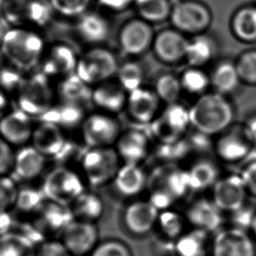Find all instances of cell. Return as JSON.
I'll return each mask as SVG.
<instances>
[{"label":"cell","instance_id":"obj_1","mask_svg":"<svg viewBox=\"0 0 256 256\" xmlns=\"http://www.w3.org/2000/svg\"><path fill=\"white\" fill-rule=\"evenodd\" d=\"M46 46L40 30L9 26L4 32L0 54L6 64L28 74L39 68Z\"/></svg>","mask_w":256,"mask_h":256},{"label":"cell","instance_id":"obj_2","mask_svg":"<svg viewBox=\"0 0 256 256\" xmlns=\"http://www.w3.org/2000/svg\"><path fill=\"white\" fill-rule=\"evenodd\" d=\"M188 109L194 130L210 137L220 136L234 124V108L228 96L220 93L206 92Z\"/></svg>","mask_w":256,"mask_h":256},{"label":"cell","instance_id":"obj_3","mask_svg":"<svg viewBox=\"0 0 256 256\" xmlns=\"http://www.w3.org/2000/svg\"><path fill=\"white\" fill-rule=\"evenodd\" d=\"M148 200L159 212L171 209L190 192L186 168L178 164H162L148 176Z\"/></svg>","mask_w":256,"mask_h":256},{"label":"cell","instance_id":"obj_4","mask_svg":"<svg viewBox=\"0 0 256 256\" xmlns=\"http://www.w3.org/2000/svg\"><path fill=\"white\" fill-rule=\"evenodd\" d=\"M14 98L17 108L39 120L58 101L52 79L40 70L26 74Z\"/></svg>","mask_w":256,"mask_h":256},{"label":"cell","instance_id":"obj_5","mask_svg":"<svg viewBox=\"0 0 256 256\" xmlns=\"http://www.w3.org/2000/svg\"><path fill=\"white\" fill-rule=\"evenodd\" d=\"M78 165L88 187L102 188L112 184L122 162L114 146L86 148Z\"/></svg>","mask_w":256,"mask_h":256},{"label":"cell","instance_id":"obj_6","mask_svg":"<svg viewBox=\"0 0 256 256\" xmlns=\"http://www.w3.org/2000/svg\"><path fill=\"white\" fill-rule=\"evenodd\" d=\"M87 187L80 171L65 165H57L50 170L40 186L46 200L68 206Z\"/></svg>","mask_w":256,"mask_h":256},{"label":"cell","instance_id":"obj_7","mask_svg":"<svg viewBox=\"0 0 256 256\" xmlns=\"http://www.w3.org/2000/svg\"><path fill=\"white\" fill-rule=\"evenodd\" d=\"M120 64L114 51L102 45L92 46L79 56L75 73L88 86L94 87L114 79Z\"/></svg>","mask_w":256,"mask_h":256},{"label":"cell","instance_id":"obj_8","mask_svg":"<svg viewBox=\"0 0 256 256\" xmlns=\"http://www.w3.org/2000/svg\"><path fill=\"white\" fill-rule=\"evenodd\" d=\"M54 14L48 0H8L1 14L10 26L40 30L50 24Z\"/></svg>","mask_w":256,"mask_h":256},{"label":"cell","instance_id":"obj_9","mask_svg":"<svg viewBox=\"0 0 256 256\" xmlns=\"http://www.w3.org/2000/svg\"><path fill=\"white\" fill-rule=\"evenodd\" d=\"M190 126H192L190 109L178 102L166 104L156 120L146 128L157 144H168L185 138Z\"/></svg>","mask_w":256,"mask_h":256},{"label":"cell","instance_id":"obj_10","mask_svg":"<svg viewBox=\"0 0 256 256\" xmlns=\"http://www.w3.org/2000/svg\"><path fill=\"white\" fill-rule=\"evenodd\" d=\"M121 132L120 123L115 115L98 110L87 114L80 128L86 148L114 146Z\"/></svg>","mask_w":256,"mask_h":256},{"label":"cell","instance_id":"obj_11","mask_svg":"<svg viewBox=\"0 0 256 256\" xmlns=\"http://www.w3.org/2000/svg\"><path fill=\"white\" fill-rule=\"evenodd\" d=\"M171 24L184 34H204L212 22V14L206 4L196 0H182L173 4Z\"/></svg>","mask_w":256,"mask_h":256},{"label":"cell","instance_id":"obj_12","mask_svg":"<svg viewBox=\"0 0 256 256\" xmlns=\"http://www.w3.org/2000/svg\"><path fill=\"white\" fill-rule=\"evenodd\" d=\"M254 146L246 136L242 124H232L218 136L214 142V153L218 159L230 164L245 162Z\"/></svg>","mask_w":256,"mask_h":256},{"label":"cell","instance_id":"obj_13","mask_svg":"<svg viewBox=\"0 0 256 256\" xmlns=\"http://www.w3.org/2000/svg\"><path fill=\"white\" fill-rule=\"evenodd\" d=\"M79 54L68 43L54 42L46 46L39 70L52 79L62 78L75 73Z\"/></svg>","mask_w":256,"mask_h":256},{"label":"cell","instance_id":"obj_14","mask_svg":"<svg viewBox=\"0 0 256 256\" xmlns=\"http://www.w3.org/2000/svg\"><path fill=\"white\" fill-rule=\"evenodd\" d=\"M154 36L152 24L142 18H132L121 26L118 42L126 54L139 56L152 48Z\"/></svg>","mask_w":256,"mask_h":256},{"label":"cell","instance_id":"obj_15","mask_svg":"<svg viewBox=\"0 0 256 256\" xmlns=\"http://www.w3.org/2000/svg\"><path fill=\"white\" fill-rule=\"evenodd\" d=\"M72 256H90L100 242L96 223L74 220L60 235Z\"/></svg>","mask_w":256,"mask_h":256},{"label":"cell","instance_id":"obj_16","mask_svg":"<svg viewBox=\"0 0 256 256\" xmlns=\"http://www.w3.org/2000/svg\"><path fill=\"white\" fill-rule=\"evenodd\" d=\"M254 240L240 228L220 229L212 240V256H256Z\"/></svg>","mask_w":256,"mask_h":256},{"label":"cell","instance_id":"obj_17","mask_svg":"<svg viewBox=\"0 0 256 256\" xmlns=\"http://www.w3.org/2000/svg\"><path fill=\"white\" fill-rule=\"evenodd\" d=\"M151 140L148 128H131L121 132L114 148L122 164H142L150 154Z\"/></svg>","mask_w":256,"mask_h":256},{"label":"cell","instance_id":"obj_18","mask_svg":"<svg viewBox=\"0 0 256 256\" xmlns=\"http://www.w3.org/2000/svg\"><path fill=\"white\" fill-rule=\"evenodd\" d=\"M248 196L238 174L221 176L212 187V200L223 212L232 214L246 204Z\"/></svg>","mask_w":256,"mask_h":256},{"label":"cell","instance_id":"obj_19","mask_svg":"<svg viewBox=\"0 0 256 256\" xmlns=\"http://www.w3.org/2000/svg\"><path fill=\"white\" fill-rule=\"evenodd\" d=\"M160 103L154 90L142 86L128 93L126 110L136 124L148 126L160 114Z\"/></svg>","mask_w":256,"mask_h":256},{"label":"cell","instance_id":"obj_20","mask_svg":"<svg viewBox=\"0 0 256 256\" xmlns=\"http://www.w3.org/2000/svg\"><path fill=\"white\" fill-rule=\"evenodd\" d=\"M32 120L18 108L12 109L0 120V136L17 150L29 145L36 126Z\"/></svg>","mask_w":256,"mask_h":256},{"label":"cell","instance_id":"obj_21","mask_svg":"<svg viewBox=\"0 0 256 256\" xmlns=\"http://www.w3.org/2000/svg\"><path fill=\"white\" fill-rule=\"evenodd\" d=\"M224 212L212 198H200L188 204L184 217L193 228L214 234L222 229Z\"/></svg>","mask_w":256,"mask_h":256},{"label":"cell","instance_id":"obj_22","mask_svg":"<svg viewBox=\"0 0 256 256\" xmlns=\"http://www.w3.org/2000/svg\"><path fill=\"white\" fill-rule=\"evenodd\" d=\"M48 160L46 156L30 144L20 148L15 152L11 176L17 182L30 184L44 174Z\"/></svg>","mask_w":256,"mask_h":256},{"label":"cell","instance_id":"obj_23","mask_svg":"<svg viewBox=\"0 0 256 256\" xmlns=\"http://www.w3.org/2000/svg\"><path fill=\"white\" fill-rule=\"evenodd\" d=\"M68 142L65 131L58 124L46 120H39L34 126L30 145L48 160H54L64 150Z\"/></svg>","mask_w":256,"mask_h":256},{"label":"cell","instance_id":"obj_24","mask_svg":"<svg viewBox=\"0 0 256 256\" xmlns=\"http://www.w3.org/2000/svg\"><path fill=\"white\" fill-rule=\"evenodd\" d=\"M188 42L185 34L176 29H164L154 36L152 50L160 62L176 64L185 60Z\"/></svg>","mask_w":256,"mask_h":256},{"label":"cell","instance_id":"obj_25","mask_svg":"<svg viewBox=\"0 0 256 256\" xmlns=\"http://www.w3.org/2000/svg\"><path fill=\"white\" fill-rule=\"evenodd\" d=\"M159 214L148 200H136L124 208L123 223L132 234L145 235L156 228Z\"/></svg>","mask_w":256,"mask_h":256},{"label":"cell","instance_id":"obj_26","mask_svg":"<svg viewBox=\"0 0 256 256\" xmlns=\"http://www.w3.org/2000/svg\"><path fill=\"white\" fill-rule=\"evenodd\" d=\"M48 238H56L74 220L68 206L46 200L39 212L32 217Z\"/></svg>","mask_w":256,"mask_h":256},{"label":"cell","instance_id":"obj_27","mask_svg":"<svg viewBox=\"0 0 256 256\" xmlns=\"http://www.w3.org/2000/svg\"><path fill=\"white\" fill-rule=\"evenodd\" d=\"M76 31L86 44L90 46H101L109 39L112 26L104 14L90 10L76 20Z\"/></svg>","mask_w":256,"mask_h":256},{"label":"cell","instance_id":"obj_28","mask_svg":"<svg viewBox=\"0 0 256 256\" xmlns=\"http://www.w3.org/2000/svg\"><path fill=\"white\" fill-rule=\"evenodd\" d=\"M128 93L114 79L92 87V104L103 112L117 115L126 110Z\"/></svg>","mask_w":256,"mask_h":256},{"label":"cell","instance_id":"obj_29","mask_svg":"<svg viewBox=\"0 0 256 256\" xmlns=\"http://www.w3.org/2000/svg\"><path fill=\"white\" fill-rule=\"evenodd\" d=\"M148 176L140 164H122L112 184L124 198H134L148 188Z\"/></svg>","mask_w":256,"mask_h":256},{"label":"cell","instance_id":"obj_30","mask_svg":"<svg viewBox=\"0 0 256 256\" xmlns=\"http://www.w3.org/2000/svg\"><path fill=\"white\" fill-rule=\"evenodd\" d=\"M212 234L193 228L185 231L173 242L176 256H212Z\"/></svg>","mask_w":256,"mask_h":256},{"label":"cell","instance_id":"obj_31","mask_svg":"<svg viewBox=\"0 0 256 256\" xmlns=\"http://www.w3.org/2000/svg\"><path fill=\"white\" fill-rule=\"evenodd\" d=\"M87 114L86 106L57 101L53 108L39 120L53 122L67 131L76 128L80 129Z\"/></svg>","mask_w":256,"mask_h":256},{"label":"cell","instance_id":"obj_32","mask_svg":"<svg viewBox=\"0 0 256 256\" xmlns=\"http://www.w3.org/2000/svg\"><path fill=\"white\" fill-rule=\"evenodd\" d=\"M57 100L86 106L92 103V87L88 86L76 73L58 79L56 84Z\"/></svg>","mask_w":256,"mask_h":256},{"label":"cell","instance_id":"obj_33","mask_svg":"<svg viewBox=\"0 0 256 256\" xmlns=\"http://www.w3.org/2000/svg\"><path fill=\"white\" fill-rule=\"evenodd\" d=\"M186 170L190 190L194 192L212 188L221 178L220 168L214 160L209 158H200L195 160Z\"/></svg>","mask_w":256,"mask_h":256},{"label":"cell","instance_id":"obj_34","mask_svg":"<svg viewBox=\"0 0 256 256\" xmlns=\"http://www.w3.org/2000/svg\"><path fill=\"white\" fill-rule=\"evenodd\" d=\"M217 50L215 40L206 32L192 36V39L188 40L185 60L190 67L204 68L214 60Z\"/></svg>","mask_w":256,"mask_h":256},{"label":"cell","instance_id":"obj_35","mask_svg":"<svg viewBox=\"0 0 256 256\" xmlns=\"http://www.w3.org/2000/svg\"><path fill=\"white\" fill-rule=\"evenodd\" d=\"M75 220L96 223L104 214V203L96 192L86 190L70 204Z\"/></svg>","mask_w":256,"mask_h":256},{"label":"cell","instance_id":"obj_36","mask_svg":"<svg viewBox=\"0 0 256 256\" xmlns=\"http://www.w3.org/2000/svg\"><path fill=\"white\" fill-rule=\"evenodd\" d=\"M210 86L215 92L224 96L234 92L242 82L235 62L231 60H222L215 66L212 72Z\"/></svg>","mask_w":256,"mask_h":256},{"label":"cell","instance_id":"obj_37","mask_svg":"<svg viewBox=\"0 0 256 256\" xmlns=\"http://www.w3.org/2000/svg\"><path fill=\"white\" fill-rule=\"evenodd\" d=\"M231 29L235 38L242 42H256V6H246L235 12Z\"/></svg>","mask_w":256,"mask_h":256},{"label":"cell","instance_id":"obj_38","mask_svg":"<svg viewBox=\"0 0 256 256\" xmlns=\"http://www.w3.org/2000/svg\"><path fill=\"white\" fill-rule=\"evenodd\" d=\"M46 200L42 190L30 184L20 186L15 210L23 216L34 217L43 206Z\"/></svg>","mask_w":256,"mask_h":256},{"label":"cell","instance_id":"obj_39","mask_svg":"<svg viewBox=\"0 0 256 256\" xmlns=\"http://www.w3.org/2000/svg\"><path fill=\"white\" fill-rule=\"evenodd\" d=\"M34 242L20 232H11L0 236V256H36Z\"/></svg>","mask_w":256,"mask_h":256},{"label":"cell","instance_id":"obj_40","mask_svg":"<svg viewBox=\"0 0 256 256\" xmlns=\"http://www.w3.org/2000/svg\"><path fill=\"white\" fill-rule=\"evenodd\" d=\"M139 18L150 24L162 23L170 18L173 4L170 0H134Z\"/></svg>","mask_w":256,"mask_h":256},{"label":"cell","instance_id":"obj_41","mask_svg":"<svg viewBox=\"0 0 256 256\" xmlns=\"http://www.w3.org/2000/svg\"><path fill=\"white\" fill-rule=\"evenodd\" d=\"M116 80L126 92H131L144 86V68L136 60L124 62L120 64L116 74Z\"/></svg>","mask_w":256,"mask_h":256},{"label":"cell","instance_id":"obj_42","mask_svg":"<svg viewBox=\"0 0 256 256\" xmlns=\"http://www.w3.org/2000/svg\"><path fill=\"white\" fill-rule=\"evenodd\" d=\"M186 223L184 215L171 208L160 212L156 226L164 238L174 242L184 232Z\"/></svg>","mask_w":256,"mask_h":256},{"label":"cell","instance_id":"obj_43","mask_svg":"<svg viewBox=\"0 0 256 256\" xmlns=\"http://www.w3.org/2000/svg\"><path fill=\"white\" fill-rule=\"evenodd\" d=\"M182 90L194 95L202 96L210 86V76L203 68L190 67L180 76Z\"/></svg>","mask_w":256,"mask_h":256},{"label":"cell","instance_id":"obj_44","mask_svg":"<svg viewBox=\"0 0 256 256\" xmlns=\"http://www.w3.org/2000/svg\"><path fill=\"white\" fill-rule=\"evenodd\" d=\"M154 92L160 101L166 104L178 103L182 93L180 76L171 73H164L157 78L154 84Z\"/></svg>","mask_w":256,"mask_h":256},{"label":"cell","instance_id":"obj_45","mask_svg":"<svg viewBox=\"0 0 256 256\" xmlns=\"http://www.w3.org/2000/svg\"><path fill=\"white\" fill-rule=\"evenodd\" d=\"M156 154L162 164H178L192 153V145L187 137L176 142L158 144Z\"/></svg>","mask_w":256,"mask_h":256},{"label":"cell","instance_id":"obj_46","mask_svg":"<svg viewBox=\"0 0 256 256\" xmlns=\"http://www.w3.org/2000/svg\"><path fill=\"white\" fill-rule=\"evenodd\" d=\"M54 14L67 18H78L90 10L95 0H48Z\"/></svg>","mask_w":256,"mask_h":256},{"label":"cell","instance_id":"obj_47","mask_svg":"<svg viewBox=\"0 0 256 256\" xmlns=\"http://www.w3.org/2000/svg\"><path fill=\"white\" fill-rule=\"evenodd\" d=\"M236 67L242 82L248 86H256V50H248L236 60Z\"/></svg>","mask_w":256,"mask_h":256},{"label":"cell","instance_id":"obj_48","mask_svg":"<svg viewBox=\"0 0 256 256\" xmlns=\"http://www.w3.org/2000/svg\"><path fill=\"white\" fill-rule=\"evenodd\" d=\"M18 188V182L11 174L0 176V212L14 209Z\"/></svg>","mask_w":256,"mask_h":256},{"label":"cell","instance_id":"obj_49","mask_svg":"<svg viewBox=\"0 0 256 256\" xmlns=\"http://www.w3.org/2000/svg\"><path fill=\"white\" fill-rule=\"evenodd\" d=\"M26 76L24 72L6 62V65L0 68V89L10 96H14Z\"/></svg>","mask_w":256,"mask_h":256},{"label":"cell","instance_id":"obj_50","mask_svg":"<svg viewBox=\"0 0 256 256\" xmlns=\"http://www.w3.org/2000/svg\"><path fill=\"white\" fill-rule=\"evenodd\" d=\"M90 256H132V252L124 242L110 238L100 242Z\"/></svg>","mask_w":256,"mask_h":256},{"label":"cell","instance_id":"obj_51","mask_svg":"<svg viewBox=\"0 0 256 256\" xmlns=\"http://www.w3.org/2000/svg\"><path fill=\"white\" fill-rule=\"evenodd\" d=\"M256 152V146H254ZM248 196L256 198V154L251 151L238 173Z\"/></svg>","mask_w":256,"mask_h":256},{"label":"cell","instance_id":"obj_52","mask_svg":"<svg viewBox=\"0 0 256 256\" xmlns=\"http://www.w3.org/2000/svg\"><path fill=\"white\" fill-rule=\"evenodd\" d=\"M36 256H72L60 238H48L36 246Z\"/></svg>","mask_w":256,"mask_h":256},{"label":"cell","instance_id":"obj_53","mask_svg":"<svg viewBox=\"0 0 256 256\" xmlns=\"http://www.w3.org/2000/svg\"><path fill=\"white\" fill-rule=\"evenodd\" d=\"M15 152L14 148L0 136V176L12 174Z\"/></svg>","mask_w":256,"mask_h":256},{"label":"cell","instance_id":"obj_54","mask_svg":"<svg viewBox=\"0 0 256 256\" xmlns=\"http://www.w3.org/2000/svg\"><path fill=\"white\" fill-rule=\"evenodd\" d=\"M256 212V210H251V208H248L245 204L240 209L231 214L232 215V220L234 223V226L248 232Z\"/></svg>","mask_w":256,"mask_h":256},{"label":"cell","instance_id":"obj_55","mask_svg":"<svg viewBox=\"0 0 256 256\" xmlns=\"http://www.w3.org/2000/svg\"><path fill=\"white\" fill-rule=\"evenodd\" d=\"M95 2L104 11L120 14L134 6V0H95Z\"/></svg>","mask_w":256,"mask_h":256},{"label":"cell","instance_id":"obj_56","mask_svg":"<svg viewBox=\"0 0 256 256\" xmlns=\"http://www.w3.org/2000/svg\"><path fill=\"white\" fill-rule=\"evenodd\" d=\"M12 210L0 212V236L14 231L17 224Z\"/></svg>","mask_w":256,"mask_h":256},{"label":"cell","instance_id":"obj_57","mask_svg":"<svg viewBox=\"0 0 256 256\" xmlns=\"http://www.w3.org/2000/svg\"><path fill=\"white\" fill-rule=\"evenodd\" d=\"M242 128L246 136H248L254 145H256V114L248 118L242 124Z\"/></svg>","mask_w":256,"mask_h":256},{"label":"cell","instance_id":"obj_58","mask_svg":"<svg viewBox=\"0 0 256 256\" xmlns=\"http://www.w3.org/2000/svg\"><path fill=\"white\" fill-rule=\"evenodd\" d=\"M11 110L10 95L0 89V120Z\"/></svg>","mask_w":256,"mask_h":256},{"label":"cell","instance_id":"obj_59","mask_svg":"<svg viewBox=\"0 0 256 256\" xmlns=\"http://www.w3.org/2000/svg\"><path fill=\"white\" fill-rule=\"evenodd\" d=\"M249 232H250V234L252 236L254 240L256 242V212L254 214V216L252 218V223L249 228Z\"/></svg>","mask_w":256,"mask_h":256},{"label":"cell","instance_id":"obj_60","mask_svg":"<svg viewBox=\"0 0 256 256\" xmlns=\"http://www.w3.org/2000/svg\"><path fill=\"white\" fill-rule=\"evenodd\" d=\"M6 30V28L4 26H3V24L0 22V48H1V45H2V42H3V38H4Z\"/></svg>","mask_w":256,"mask_h":256},{"label":"cell","instance_id":"obj_61","mask_svg":"<svg viewBox=\"0 0 256 256\" xmlns=\"http://www.w3.org/2000/svg\"><path fill=\"white\" fill-rule=\"evenodd\" d=\"M6 1H8V0H0V14H1L2 12H3V9H4Z\"/></svg>","mask_w":256,"mask_h":256}]
</instances>
